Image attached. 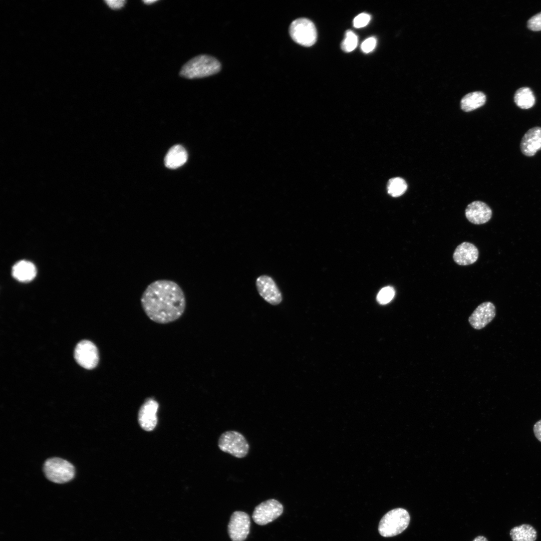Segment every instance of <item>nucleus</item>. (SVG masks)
Returning a JSON list of instances; mask_svg holds the SVG:
<instances>
[{"label": "nucleus", "mask_w": 541, "mask_h": 541, "mask_svg": "<svg viewBox=\"0 0 541 541\" xmlns=\"http://www.w3.org/2000/svg\"><path fill=\"white\" fill-rule=\"evenodd\" d=\"M142 309L153 322L166 324L183 314L186 305L184 293L174 281L158 280L147 286L140 299Z\"/></svg>", "instance_id": "obj_1"}, {"label": "nucleus", "mask_w": 541, "mask_h": 541, "mask_svg": "<svg viewBox=\"0 0 541 541\" xmlns=\"http://www.w3.org/2000/svg\"><path fill=\"white\" fill-rule=\"evenodd\" d=\"M220 69V63L216 59L200 55L186 62L181 68L179 75L187 79L201 78L214 75Z\"/></svg>", "instance_id": "obj_2"}, {"label": "nucleus", "mask_w": 541, "mask_h": 541, "mask_svg": "<svg viewBox=\"0 0 541 541\" xmlns=\"http://www.w3.org/2000/svg\"><path fill=\"white\" fill-rule=\"evenodd\" d=\"M410 520L409 512L402 508L393 509L381 518L378 526L380 534L392 537L402 533L408 526Z\"/></svg>", "instance_id": "obj_3"}, {"label": "nucleus", "mask_w": 541, "mask_h": 541, "mask_svg": "<svg viewBox=\"0 0 541 541\" xmlns=\"http://www.w3.org/2000/svg\"><path fill=\"white\" fill-rule=\"evenodd\" d=\"M218 446L222 451L238 458L245 457L249 448V444L244 436L241 433L233 430L222 433L218 439Z\"/></svg>", "instance_id": "obj_4"}, {"label": "nucleus", "mask_w": 541, "mask_h": 541, "mask_svg": "<svg viewBox=\"0 0 541 541\" xmlns=\"http://www.w3.org/2000/svg\"><path fill=\"white\" fill-rule=\"evenodd\" d=\"M47 478L57 483H64L72 480L75 473L74 466L68 461L58 457L47 459L44 465Z\"/></svg>", "instance_id": "obj_5"}, {"label": "nucleus", "mask_w": 541, "mask_h": 541, "mask_svg": "<svg viewBox=\"0 0 541 541\" xmlns=\"http://www.w3.org/2000/svg\"><path fill=\"white\" fill-rule=\"evenodd\" d=\"M289 33L296 43L305 47L312 46L317 39V30L314 23L304 18L297 19L291 23Z\"/></svg>", "instance_id": "obj_6"}, {"label": "nucleus", "mask_w": 541, "mask_h": 541, "mask_svg": "<svg viewBox=\"0 0 541 541\" xmlns=\"http://www.w3.org/2000/svg\"><path fill=\"white\" fill-rule=\"evenodd\" d=\"M283 505L277 500L269 499L256 506L252 517L255 523L266 525L278 518L283 512Z\"/></svg>", "instance_id": "obj_7"}, {"label": "nucleus", "mask_w": 541, "mask_h": 541, "mask_svg": "<svg viewBox=\"0 0 541 541\" xmlns=\"http://www.w3.org/2000/svg\"><path fill=\"white\" fill-rule=\"evenodd\" d=\"M249 515L243 511H235L230 518L227 526L228 534L232 541H244L250 530Z\"/></svg>", "instance_id": "obj_8"}, {"label": "nucleus", "mask_w": 541, "mask_h": 541, "mask_svg": "<svg viewBox=\"0 0 541 541\" xmlns=\"http://www.w3.org/2000/svg\"><path fill=\"white\" fill-rule=\"evenodd\" d=\"M74 357L77 362L87 369L94 368L99 362V352L95 345L91 341L83 340L76 346Z\"/></svg>", "instance_id": "obj_9"}, {"label": "nucleus", "mask_w": 541, "mask_h": 541, "mask_svg": "<svg viewBox=\"0 0 541 541\" xmlns=\"http://www.w3.org/2000/svg\"><path fill=\"white\" fill-rule=\"evenodd\" d=\"M256 287L259 295L267 303L278 305L282 302V293L270 277L262 275L258 277L256 280Z\"/></svg>", "instance_id": "obj_10"}, {"label": "nucleus", "mask_w": 541, "mask_h": 541, "mask_svg": "<svg viewBox=\"0 0 541 541\" xmlns=\"http://www.w3.org/2000/svg\"><path fill=\"white\" fill-rule=\"evenodd\" d=\"M496 308L490 302L480 304L468 318L471 326L475 330H481L486 327L494 318Z\"/></svg>", "instance_id": "obj_11"}, {"label": "nucleus", "mask_w": 541, "mask_h": 541, "mask_svg": "<svg viewBox=\"0 0 541 541\" xmlns=\"http://www.w3.org/2000/svg\"><path fill=\"white\" fill-rule=\"evenodd\" d=\"M158 407L159 404L157 401L152 399H148L140 407L138 413V422L141 427L144 430L150 431L156 427Z\"/></svg>", "instance_id": "obj_12"}, {"label": "nucleus", "mask_w": 541, "mask_h": 541, "mask_svg": "<svg viewBox=\"0 0 541 541\" xmlns=\"http://www.w3.org/2000/svg\"><path fill=\"white\" fill-rule=\"evenodd\" d=\"M467 220L475 224H481L488 222L492 216V210L485 203L474 201L469 204L465 211Z\"/></svg>", "instance_id": "obj_13"}, {"label": "nucleus", "mask_w": 541, "mask_h": 541, "mask_svg": "<svg viewBox=\"0 0 541 541\" xmlns=\"http://www.w3.org/2000/svg\"><path fill=\"white\" fill-rule=\"evenodd\" d=\"M520 149L527 156H532L541 149V127H533L525 133L520 142Z\"/></svg>", "instance_id": "obj_14"}, {"label": "nucleus", "mask_w": 541, "mask_h": 541, "mask_svg": "<svg viewBox=\"0 0 541 541\" xmlns=\"http://www.w3.org/2000/svg\"><path fill=\"white\" fill-rule=\"evenodd\" d=\"M479 252L477 247L469 242H463L455 248L453 258L460 265L473 264L478 259Z\"/></svg>", "instance_id": "obj_15"}, {"label": "nucleus", "mask_w": 541, "mask_h": 541, "mask_svg": "<svg viewBox=\"0 0 541 541\" xmlns=\"http://www.w3.org/2000/svg\"><path fill=\"white\" fill-rule=\"evenodd\" d=\"M37 273L35 265L27 260H21L13 267V277L22 282H28L33 280Z\"/></svg>", "instance_id": "obj_16"}, {"label": "nucleus", "mask_w": 541, "mask_h": 541, "mask_svg": "<svg viewBox=\"0 0 541 541\" xmlns=\"http://www.w3.org/2000/svg\"><path fill=\"white\" fill-rule=\"evenodd\" d=\"M187 160V153L180 145L171 147L164 159L165 166L169 168H177L183 165Z\"/></svg>", "instance_id": "obj_17"}, {"label": "nucleus", "mask_w": 541, "mask_h": 541, "mask_svg": "<svg viewBox=\"0 0 541 541\" xmlns=\"http://www.w3.org/2000/svg\"><path fill=\"white\" fill-rule=\"evenodd\" d=\"M509 534L513 541H535L537 537L536 530L528 524L513 527Z\"/></svg>", "instance_id": "obj_18"}, {"label": "nucleus", "mask_w": 541, "mask_h": 541, "mask_svg": "<svg viewBox=\"0 0 541 541\" xmlns=\"http://www.w3.org/2000/svg\"><path fill=\"white\" fill-rule=\"evenodd\" d=\"M486 101V96L481 92H473L467 94L461 100V109L470 112L483 106Z\"/></svg>", "instance_id": "obj_19"}, {"label": "nucleus", "mask_w": 541, "mask_h": 541, "mask_svg": "<svg viewBox=\"0 0 541 541\" xmlns=\"http://www.w3.org/2000/svg\"><path fill=\"white\" fill-rule=\"evenodd\" d=\"M514 101L516 105L521 109H529L535 103V97L528 87H521L515 93Z\"/></svg>", "instance_id": "obj_20"}, {"label": "nucleus", "mask_w": 541, "mask_h": 541, "mask_svg": "<svg viewBox=\"0 0 541 541\" xmlns=\"http://www.w3.org/2000/svg\"><path fill=\"white\" fill-rule=\"evenodd\" d=\"M407 188L406 181L402 178L394 177L389 180L387 189L388 193L393 197H398L403 194Z\"/></svg>", "instance_id": "obj_21"}, {"label": "nucleus", "mask_w": 541, "mask_h": 541, "mask_svg": "<svg viewBox=\"0 0 541 541\" xmlns=\"http://www.w3.org/2000/svg\"><path fill=\"white\" fill-rule=\"evenodd\" d=\"M358 44V37L352 31L348 30L345 34V38L341 44L342 49L346 52L353 51Z\"/></svg>", "instance_id": "obj_22"}, {"label": "nucleus", "mask_w": 541, "mask_h": 541, "mask_svg": "<svg viewBox=\"0 0 541 541\" xmlns=\"http://www.w3.org/2000/svg\"><path fill=\"white\" fill-rule=\"evenodd\" d=\"M395 295L394 289L391 287L382 288L377 295L378 302L381 304H386L390 302Z\"/></svg>", "instance_id": "obj_23"}, {"label": "nucleus", "mask_w": 541, "mask_h": 541, "mask_svg": "<svg viewBox=\"0 0 541 541\" xmlns=\"http://www.w3.org/2000/svg\"><path fill=\"white\" fill-rule=\"evenodd\" d=\"M528 28L533 31H541V12L534 15L527 21Z\"/></svg>", "instance_id": "obj_24"}, {"label": "nucleus", "mask_w": 541, "mask_h": 541, "mask_svg": "<svg viewBox=\"0 0 541 541\" xmlns=\"http://www.w3.org/2000/svg\"><path fill=\"white\" fill-rule=\"evenodd\" d=\"M370 16L366 13H361L356 16L353 21V26L356 28L366 26L370 22Z\"/></svg>", "instance_id": "obj_25"}, {"label": "nucleus", "mask_w": 541, "mask_h": 541, "mask_svg": "<svg viewBox=\"0 0 541 541\" xmlns=\"http://www.w3.org/2000/svg\"><path fill=\"white\" fill-rule=\"evenodd\" d=\"M376 45V39L374 37H370L365 40L362 43L361 48L363 52L365 53H368L371 52L375 48Z\"/></svg>", "instance_id": "obj_26"}, {"label": "nucleus", "mask_w": 541, "mask_h": 541, "mask_svg": "<svg viewBox=\"0 0 541 541\" xmlns=\"http://www.w3.org/2000/svg\"><path fill=\"white\" fill-rule=\"evenodd\" d=\"M105 2L112 9H118L124 6L126 1L124 0H107L105 1Z\"/></svg>", "instance_id": "obj_27"}, {"label": "nucleus", "mask_w": 541, "mask_h": 541, "mask_svg": "<svg viewBox=\"0 0 541 541\" xmlns=\"http://www.w3.org/2000/svg\"><path fill=\"white\" fill-rule=\"evenodd\" d=\"M533 431L536 439L541 442V419L534 424Z\"/></svg>", "instance_id": "obj_28"}, {"label": "nucleus", "mask_w": 541, "mask_h": 541, "mask_svg": "<svg viewBox=\"0 0 541 541\" xmlns=\"http://www.w3.org/2000/svg\"><path fill=\"white\" fill-rule=\"evenodd\" d=\"M472 541H488V540L485 536L479 535L476 536Z\"/></svg>", "instance_id": "obj_29"}, {"label": "nucleus", "mask_w": 541, "mask_h": 541, "mask_svg": "<svg viewBox=\"0 0 541 541\" xmlns=\"http://www.w3.org/2000/svg\"><path fill=\"white\" fill-rule=\"evenodd\" d=\"M143 2L144 3L146 4H151V3H155V2H156V1H153V0H152V1H151H151H150V0H148V1H143Z\"/></svg>", "instance_id": "obj_30"}]
</instances>
